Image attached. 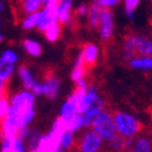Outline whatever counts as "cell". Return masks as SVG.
<instances>
[{
    "label": "cell",
    "mask_w": 152,
    "mask_h": 152,
    "mask_svg": "<svg viewBox=\"0 0 152 152\" xmlns=\"http://www.w3.org/2000/svg\"><path fill=\"white\" fill-rule=\"evenodd\" d=\"M125 141H126V137H124L123 135L118 134L115 137H113L111 140H109V145L113 150H116V151H120V150H126L125 147Z\"/></svg>",
    "instance_id": "obj_21"
},
{
    "label": "cell",
    "mask_w": 152,
    "mask_h": 152,
    "mask_svg": "<svg viewBox=\"0 0 152 152\" xmlns=\"http://www.w3.org/2000/svg\"><path fill=\"white\" fill-rule=\"evenodd\" d=\"M5 83H6V82H0V96H1V95L6 92V90H7Z\"/></svg>",
    "instance_id": "obj_27"
},
{
    "label": "cell",
    "mask_w": 152,
    "mask_h": 152,
    "mask_svg": "<svg viewBox=\"0 0 152 152\" xmlns=\"http://www.w3.org/2000/svg\"><path fill=\"white\" fill-rule=\"evenodd\" d=\"M92 127L103 140H106V141L111 140L113 137H115V136L119 134L116 130L115 121H114V118L111 116V114L106 113L104 110L95 118V120L92 124Z\"/></svg>",
    "instance_id": "obj_3"
},
{
    "label": "cell",
    "mask_w": 152,
    "mask_h": 152,
    "mask_svg": "<svg viewBox=\"0 0 152 152\" xmlns=\"http://www.w3.org/2000/svg\"><path fill=\"white\" fill-rule=\"evenodd\" d=\"M42 87H43L42 94H45L46 96L52 98V99H53V98H56L57 94H58L59 82H58V79L52 73H50L46 77V79H45V83L42 84Z\"/></svg>",
    "instance_id": "obj_9"
},
{
    "label": "cell",
    "mask_w": 152,
    "mask_h": 152,
    "mask_svg": "<svg viewBox=\"0 0 152 152\" xmlns=\"http://www.w3.org/2000/svg\"><path fill=\"white\" fill-rule=\"evenodd\" d=\"M73 131L67 130L61 136V150H68L74 145V137H73Z\"/></svg>",
    "instance_id": "obj_19"
},
{
    "label": "cell",
    "mask_w": 152,
    "mask_h": 152,
    "mask_svg": "<svg viewBox=\"0 0 152 152\" xmlns=\"http://www.w3.org/2000/svg\"><path fill=\"white\" fill-rule=\"evenodd\" d=\"M35 116V93L24 90L16 93L10 100V110L6 119L18 129L27 127Z\"/></svg>",
    "instance_id": "obj_1"
},
{
    "label": "cell",
    "mask_w": 152,
    "mask_h": 152,
    "mask_svg": "<svg viewBox=\"0 0 152 152\" xmlns=\"http://www.w3.org/2000/svg\"><path fill=\"white\" fill-rule=\"evenodd\" d=\"M24 48L25 51L28 53V55H31L34 57H37L41 55V46L36 41H32V40H25L24 41Z\"/></svg>",
    "instance_id": "obj_17"
},
{
    "label": "cell",
    "mask_w": 152,
    "mask_h": 152,
    "mask_svg": "<svg viewBox=\"0 0 152 152\" xmlns=\"http://www.w3.org/2000/svg\"><path fill=\"white\" fill-rule=\"evenodd\" d=\"M87 66L84 63V59H83V55H82V52L79 53V56L77 58V61H75V63L73 66V71H72V74H71V77L74 82H77L82 78H84V75H86V72H87Z\"/></svg>",
    "instance_id": "obj_12"
},
{
    "label": "cell",
    "mask_w": 152,
    "mask_h": 152,
    "mask_svg": "<svg viewBox=\"0 0 152 152\" xmlns=\"http://www.w3.org/2000/svg\"><path fill=\"white\" fill-rule=\"evenodd\" d=\"M103 108H104V102H103V99L100 96H98L96 99L92 103V105H90L84 113H82L83 121H84V126L92 125L93 121L95 120V118L103 111Z\"/></svg>",
    "instance_id": "obj_7"
},
{
    "label": "cell",
    "mask_w": 152,
    "mask_h": 152,
    "mask_svg": "<svg viewBox=\"0 0 152 152\" xmlns=\"http://www.w3.org/2000/svg\"><path fill=\"white\" fill-rule=\"evenodd\" d=\"M41 139V135L39 132L34 131L31 135H30V140H28V148L31 151H36L37 145H39V141Z\"/></svg>",
    "instance_id": "obj_25"
},
{
    "label": "cell",
    "mask_w": 152,
    "mask_h": 152,
    "mask_svg": "<svg viewBox=\"0 0 152 152\" xmlns=\"http://www.w3.org/2000/svg\"><path fill=\"white\" fill-rule=\"evenodd\" d=\"M14 72V64H1L0 66V82H7Z\"/></svg>",
    "instance_id": "obj_22"
},
{
    "label": "cell",
    "mask_w": 152,
    "mask_h": 152,
    "mask_svg": "<svg viewBox=\"0 0 152 152\" xmlns=\"http://www.w3.org/2000/svg\"><path fill=\"white\" fill-rule=\"evenodd\" d=\"M82 55H83V59H84L87 68H92L96 64L98 56H99V50H98V47L94 43H87L83 47Z\"/></svg>",
    "instance_id": "obj_8"
},
{
    "label": "cell",
    "mask_w": 152,
    "mask_h": 152,
    "mask_svg": "<svg viewBox=\"0 0 152 152\" xmlns=\"http://www.w3.org/2000/svg\"><path fill=\"white\" fill-rule=\"evenodd\" d=\"M1 40H3V35H1V34H0V41H1Z\"/></svg>",
    "instance_id": "obj_30"
},
{
    "label": "cell",
    "mask_w": 152,
    "mask_h": 152,
    "mask_svg": "<svg viewBox=\"0 0 152 152\" xmlns=\"http://www.w3.org/2000/svg\"><path fill=\"white\" fill-rule=\"evenodd\" d=\"M72 0H61L58 4V21L61 24H67L71 19Z\"/></svg>",
    "instance_id": "obj_11"
},
{
    "label": "cell",
    "mask_w": 152,
    "mask_h": 152,
    "mask_svg": "<svg viewBox=\"0 0 152 152\" xmlns=\"http://www.w3.org/2000/svg\"><path fill=\"white\" fill-rule=\"evenodd\" d=\"M87 12H88V6L87 5H80L77 9V14L79 15V16L80 15H86Z\"/></svg>",
    "instance_id": "obj_26"
},
{
    "label": "cell",
    "mask_w": 152,
    "mask_h": 152,
    "mask_svg": "<svg viewBox=\"0 0 152 152\" xmlns=\"http://www.w3.org/2000/svg\"><path fill=\"white\" fill-rule=\"evenodd\" d=\"M20 9L24 14H32L41 9V5H43L42 0H19Z\"/></svg>",
    "instance_id": "obj_13"
},
{
    "label": "cell",
    "mask_w": 152,
    "mask_h": 152,
    "mask_svg": "<svg viewBox=\"0 0 152 152\" xmlns=\"http://www.w3.org/2000/svg\"><path fill=\"white\" fill-rule=\"evenodd\" d=\"M139 4H140V0H125V10L130 19L134 18V11Z\"/></svg>",
    "instance_id": "obj_24"
},
{
    "label": "cell",
    "mask_w": 152,
    "mask_h": 152,
    "mask_svg": "<svg viewBox=\"0 0 152 152\" xmlns=\"http://www.w3.org/2000/svg\"><path fill=\"white\" fill-rule=\"evenodd\" d=\"M132 151H136V152H150V151H152V143L147 139H139L136 142H134Z\"/></svg>",
    "instance_id": "obj_20"
},
{
    "label": "cell",
    "mask_w": 152,
    "mask_h": 152,
    "mask_svg": "<svg viewBox=\"0 0 152 152\" xmlns=\"http://www.w3.org/2000/svg\"><path fill=\"white\" fill-rule=\"evenodd\" d=\"M39 15H40L39 11L27 14V16L22 20V27L25 30H31L35 26H37V24H39Z\"/></svg>",
    "instance_id": "obj_18"
},
{
    "label": "cell",
    "mask_w": 152,
    "mask_h": 152,
    "mask_svg": "<svg viewBox=\"0 0 152 152\" xmlns=\"http://www.w3.org/2000/svg\"><path fill=\"white\" fill-rule=\"evenodd\" d=\"M130 67L134 69L148 71L152 69V56H137L130 59Z\"/></svg>",
    "instance_id": "obj_10"
},
{
    "label": "cell",
    "mask_w": 152,
    "mask_h": 152,
    "mask_svg": "<svg viewBox=\"0 0 152 152\" xmlns=\"http://www.w3.org/2000/svg\"><path fill=\"white\" fill-rule=\"evenodd\" d=\"M10 110V102L7 98V90L0 96V124L4 121V119L7 116Z\"/></svg>",
    "instance_id": "obj_16"
},
{
    "label": "cell",
    "mask_w": 152,
    "mask_h": 152,
    "mask_svg": "<svg viewBox=\"0 0 152 152\" xmlns=\"http://www.w3.org/2000/svg\"><path fill=\"white\" fill-rule=\"evenodd\" d=\"M45 36H46V39L51 42H55L58 40L59 37V34H61V26H59V22L58 21H55L52 22L51 25H48V27L45 30Z\"/></svg>",
    "instance_id": "obj_15"
},
{
    "label": "cell",
    "mask_w": 152,
    "mask_h": 152,
    "mask_svg": "<svg viewBox=\"0 0 152 152\" xmlns=\"http://www.w3.org/2000/svg\"><path fill=\"white\" fill-rule=\"evenodd\" d=\"M43 5H47L50 3H61V0H42Z\"/></svg>",
    "instance_id": "obj_28"
},
{
    "label": "cell",
    "mask_w": 152,
    "mask_h": 152,
    "mask_svg": "<svg viewBox=\"0 0 152 152\" xmlns=\"http://www.w3.org/2000/svg\"><path fill=\"white\" fill-rule=\"evenodd\" d=\"M19 74H20V78H21V82H22V84H24V87L28 90H32V88L35 87L37 82L34 79L28 68L26 66H21L19 69Z\"/></svg>",
    "instance_id": "obj_14"
},
{
    "label": "cell",
    "mask_w": 152,
    "mask_h": 152,
    "mask_svg": "<svg viewBox=\"0 0 152 152\" xmlns=\"http://www.w3.org/2000/svg\"><path fill=\"white\" fill-rule=\"evenodd\" d=\"M18 61V55L11 50H7L3 53V56L0 57V66L1 64H9V63H15Z\"/></svg>",
    "instance_id": "obj_23"
},
{
    "label": "cell",
    "mask_w": 152,
    "mask_h": 152,
    "mask_svg": "<svg viewBox=\"0 0 152 152\" xmlns=\"http://www.w3.org/2000/svg\"><path fill=\"white\" fill-rule=\"evenodd\" d=\"M113 118H114V121H115L118 132L120 135H123L124 137H134L142 129L139 120L135 119L131 115H129L126 113L116 111V113H114Z\"/></svg>",
    "instance_id": "obj_2"
},
{
    "label": "cell",
    "mask_w": 152,
    "mask_h": 152,
    "mask_svg": "<svg viewBox=\"0 0 152 152\" xmlns=\"http://www.w3.org/2000/svg\"><path fill=\"white\" fill-rule=\"evenodd\" d=\"M3 9H4V3H3V1H0V12L3 11Z\"/></svg>",
    "instance_id": "obj_29"
},
{
    "label": "cell",
    "mask_w": 152,
    "mask_h": 152,
    "mask_svg": "<svg viewBox=\"0 0 152 152\" xmlns=\"http://www.w3.org/2000/svg\"><path fill=\"white\" fill-rule=\"evenodd\" d=\"M58 4L59 3H50L45 5L42 11H40L39 24H37L40 31H45L52 22L58 21Z\"/></svg>",
    "instance_id": "obj_4"
},
{
    "label": "cell",
    "mask_w": 152,
    "mask_h": 152,
    "mask_svg": "<svg viewBox=\"0 0 152 152\" xmlns=\"http://www.w3.org/2000/svg\"><path fill=\"white\" fill-rule=\"evenodd\" d=\"M102 141L103 139L94 130H92L84 134V136L82 137L77 147L79 151H83V152H95L102 147Z\"/></svg>",
    "instance_id": "obj_5"
},
{
    "label": "cell",
    "mask_w": 152,
    "mask_h": 152,
    "mask_svg": "<svg viewBox=\"0 0 152 152\" xmlns=\"http://www.w3.org/2000/svg\"><path fill=\"white\" fill-rule=\"evenodd\" d=\"M98 28H99V34L103 40L106 41L111 37L114 30V22H113V14L108 7H103L102 9Z\"/></svg>",
    "instance_id": "obj_6"
}]
</instances>
